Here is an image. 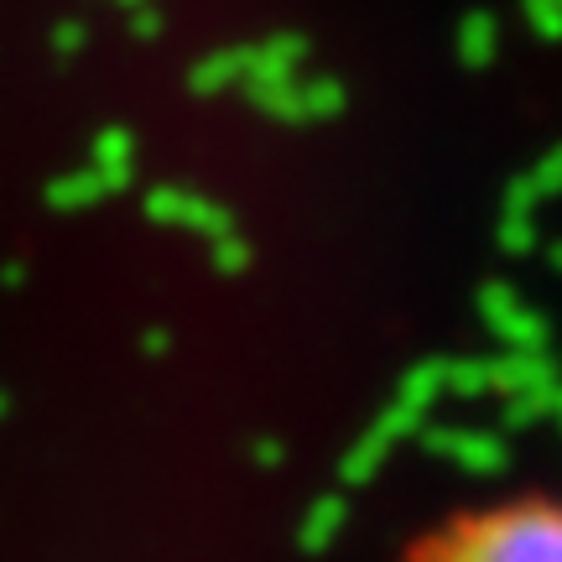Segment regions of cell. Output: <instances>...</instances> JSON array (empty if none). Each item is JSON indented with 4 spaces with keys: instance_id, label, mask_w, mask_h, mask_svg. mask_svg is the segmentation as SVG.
Instances as JSON below:
<instances>
[{
    "instance_id": "obj_1",
    "label": "cell",
    "mask_w": 562,
    "mask_h": 562,
    "mask_svg": "<svg viewBox=\"0 0 562 562\" xmlns=\"http://www.w3.org/2000/svg\"><path fill=\"white\" fill-rule=\"evenodd\" d=\"M396 562H562V501L501 495L448 510L417 531Z\"/></svg>"
}]
</instances>
